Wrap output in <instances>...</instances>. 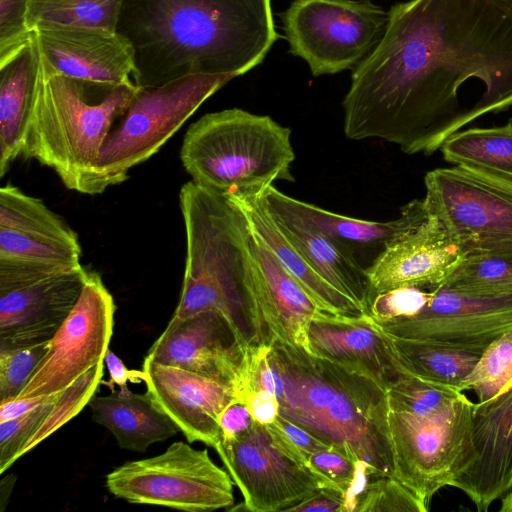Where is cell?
Here are the masks:
<instances>
[{
    "instance_id": "6da1fadb",
    "label": "cell",
    "mask_w": 512,
    "mask_h": 512,
    "mask_svg": "<svg viewBox=\"0 0 512 512\" xmlns=\"http://www.w3.org/2000/svg\"><path fill=\"white\" fill-rule=\"evenodd\" d=\"M344 133L430 155L463 125L512 107V0H409L352 71Z\"/></svg>"
},
{
    "instance_id": "7a4b0ae2",
    "label": "cell",
    "mask_w": 512,
    "mask_h": 512,
    "mask_svg": "<svg viewBox=\"0 0 512 512\" xmlns=\"http://www.w3.org/2000/svg\"><path fill=\"white\" fill-rule=\"evenodd\" d=\"M116 32L133 48L138 87L244 75L279 38L271 0H123Z\"/></svg>"
},
{
    "instance_id": "3957f363",
    "label": "cell",
    "mask_w": 512,
    "mask_h": 512,
    "mask_svg": "<svg viewBox=\"0 0 512 512\" xmlns=\"http://www.w3.org/2000/svg\"><path fill=\"white\" fill-rule=\"evenodd\" d=\"M270 345L284 388L280 414L366 467L371 479L394 477L387 388L301 348Z\"/></svg>"
},
{
    "instance_id": "277c9868",
    "label": "cell",
    "mask_w": 512,
    "mask_h": 512,
    "mask_svg": "<svg viewBox=\"0 0 512 512\" xmlns=\"http://www.w3.org/2000/svg\"><path fill=\"white\" fill-rule=\"evenodd\" d=\"M186 234L185 270L171 320L213 310L229 323L238 343L254 344V268L250 224L230 196L195 183L180 189Z\"/></svg>"
},
{
    "instance_id": "5b68a950",
    "label": "cell",
    "mask_w": 512,
    "mask_h": 512,
    "mask_svg": "<svg viewBox=\"0 0 512 512\" xmlns=\"http://www.w3.org/2000/svg\"><path fill=\"white\" fill-rule=\"evenodd\" d=\"M136 90L132 81L111 84L47 74L40 65L22 155L51 168L70 190L104 192L97 168L100 152Z\"/></svg>"
},
{
    "instance_id": "8992f818",
    "label": "cell",
    "mask_w": 512,
    "mask_h": 512,
    "mask_svg": "<svg viewBox=\"0 0 512 512\" xmlns=\"http://www.w3.org/2000/svg\"><path fill=\"white\" fill-rule=\"evenodd\" d=\"M180 159L192 181L230 197H256L277 180L294 179L291 130L240 108L207 113L190 125Z\"/></svg>"
},
{
    "instance_id": "52a82bcc",
    "label": "cell",
    "mask_w": 512,
    "mask_h": 512,
    "mask_svg": "<svg viewBox=\"0 0 512 512\" xmlns=\"http://www.w3.org/2000/svg\"><path fill=\"white\" fill-rule=\"evenodd\" d=\"M235 77L194 74L158 86H137L102 146L97 168L104 185L127 180L131 168L155 155L203 102Z\"/></svg>"
},
{
    "instance_id": "ba28073f",
    "label": "cell",
    "mask_w": 512,
    "mask_h": 512,
    "mask_svg": "<svg viewBox=\"0 0 512 512\" xmlns=\"http://www.w3.org/2000/svg\"><path fill=\"white\" fill-rule=\"evenodd\" d=\"M473 405L464 393L446 408L427 416L388 404L394 478L428 506L437 491L451 486L475 460Z\"/></svg>"
},
{
    "instance_id": "9c48e42d",
    "label": "cell",
    "mask_w": 512,
    "mask_h": 512,
    "mask_svg": "<svg viewBox=\"0 0 512 512\" xmlns=\"http://www.w3.org/2000/svg\"><path fill=\"white\" fill-rule=\"evenodd\" d=\"M106 487L131 504L188 512L228 509L234 505L233 480L207 449L173 442L161 454L128 461L106 476Z\"/></svg>"
},
{
    "instance_id": "30bf717a",
    "label": "cell",
    "mask_w": 512,
    "mask_h": 512,
    "mask_svg": "<svg viewBox=\"0 0 512 512\" xmlns=\"http://www.w3.org/2000/svg\"><path fill=\"white\" fill-rule=\"evenodd\" d=\"M281 20L289 52L317 77L353 71L381 40L388 12L371 0H294Z\"/></svg>"
},
{
    "instance_id": "8fae6325",
    "label": "cell",
    "mask_w": 512,
    "mask_h": 512,
    "mask_svg": "<svg viewBox=\"0 0 512 512\" xmlns=\"http://www.w3.org/2000/svg\"><path fill=\"white\" fill-rule=\"evenodd\" d=\"M424 184L425 208L464 257L512 253V181L454 165L427 172Z\"/></svg>"
},
{
    "instance_id": "7c38bea8",
    "label": "cell",
    "mask_w": 512,
    "mask_h": 512,
    "mask_svg": "<svg viewBox=\"0 0 512 512\" xmlns=\"http://www.w3.org/2000/svg\"><path fill=\"white\" fill-rule=\"evenodd\" d=\"M87 270L0 260V350L49 341L77 303Z\"/></svg>"
},
{
    "instance_id": "4fadbf2b",
    "label": "cell",
    "mask_w": 512,
    "mask_h": 512,
    "mask_svg": "<svg viewBox=\"0 0 512 512\" xmlns=\"http://www.w3.org/2000/svg\"><path fill=\"white\" fill-rule=\"evenodd\" d=\"M115 310L100 274L88 269L77 303L49 340L46 354L17 398L61 393L103 362L113 335Z\"/></svg>"
},
{
    "instance_id": "5bb4252c",
    "label": "cell",
    "mask_w": 512,
    "mask_h": 512,
    "mask_svg": "<svg viewBox=\"0 0 512 512\" xmlns=\"http://www.w3.org/2000/svg\"><path fill=\"white\" fill-rule=\"evenodd\" d=\"M370 320L389 335L436 340L483 352L512 330V292L483 294L435 288L412 316L386 322Z\"/></svg>"
},
{
    "instance_id": "9a60e30c",
    "label": "cell",
    "mask_w": 512,
    "mask_h": 512,
    "mask_svg": "<svg viewBox=\"0 0 512 512\" xmlns=\"http://www.w3.org/2000/svg\"><path fill=\"white\" fill-rule=\"evenodd\" d=\"M251 512L287 511L322 488L319 479L270 444L265 426L249 429L215 448Z\"/></svg>"
},
{
    "instance_id": "2e32d148",
    "label": "cell",
    "mask_w": 512,
    "mask_h": 512,
    "mask_svg": "<svg viewBox=\"0 0 512 512\" xmlns=\"http://www.w3.org/2000/svg\"><path fill=\"white\" fill-rule=\"evenodd\" d=\"M463 258L444 224L419 200L411 224L387 243L366 268L373 297L397 288L431 291Z\"/></svg>"
},
{
    "instance_id": "e0dca14e",
    "label": "cell",
    "mask_w": 512,
    "mask_h": 512,
    "mask_svg": "<svg viewBox=\"0 0 512 512\" xmlns=\"http://www.w3.org/2000/svg\"><path fill=\"white\" fill-rule=\"evenodd\" d=\"M251 228V226H250ZM254 344L279 341L311 354L309 325L323 311L251 228Z\"/></svg>"
},
{
    "instance_id": "ac0fdd59",
    "label": "cell",
    "mask_w": 512,
    "mask_h": 512,
    "mask_svg": "<svg viewBox=\"0 0 512 512\" xmlns=\"http://www.w3.org/2000/svg\"><path fill=\"white\" fill-rule=\"evenodd\" d=\"M77 233L36 197L7 184L0 189V260L81 266Z\"/></svg>"
},
{
    "instance_id": "d6986e66",
    "label": "cell",
    "mask_w": 512,
    "mask_h": 512,
    "mask_svg": "<svg viewBox=\"0 0 512 512\" xmlns=\"http://www.w3.org/2000/svg\"><path fill=\"white\" fill-rule=\"evenodd\" d=\"M33 31L45 73L111 84L131 81L133 48L118 32L83 26H54Z\"/></svg>"
},
{
    "instance_id": "ffe728a7",
    "label": "cell",
    "mask_w": 512,
    "mask_h": 512,
    "mask_svg": "<svg viewBox=\"0 0 512 512\" xmlns=\"http://www.w3.org/2000/svg\"><path fill=\"white\" fill-rule=\"evenodd\" d=\"M147 392L172 419L189 443L212 448L220 443V415L237 402L231 386L178 367L144 359Z\"/></svg>"
},
{
    "instance_id": "44dd1931",
    "label": "cell",
    "mask_w": 512,
    "mask_h": 512,
    "mask_svg": "<svg viewBox=\"0 0 512 512\" xmlns=\"http://www.w3.org/2000/svg\"><path fill=\"white\" fill-rule=\"evenodd\" d=\"M244 348L227 320L208 310L171 320L145 358L233 386Z\"/></svg>"
},
{
    "instance_id": "7402d4cb",
    "label": "cell",
    "mask_w": 512,
    "mask_h": 512,
    "mask_svg": "<svg viewBox=\"0 0 512 512\" xmlns=\"http://www.w3.org/2000/svg\"><path fill=\"white\" fill-rule=\"evenodd\" d=\"M472 443L475 460L451 486L483 512L512 490V387L474 403Z\"/></svg>"
},
{
    "instance_id": "603a6c76",
    "label": "cell",
    "mask_w": 512,
    "mask_h": 512,
    "mask_svg": "<svg viewBox=\"0 0 512 512\" xmlns=\"http://www.w3.org/2000/svg\"><path fill=\"white\" fill-rule=\"evenodd\" d=\"M308 336L314 355L369 376L387 389L399 374L383 334L369 315L320 311L309 325Z\"/></svg>"
},
{
    "instance_id": "cb8c5ba5",
    "label": "cell",
    "mask_w": 512,
    "mask_h": 512,
    "mask_svg": "<svg viewBox=\"0 0 512 512\" xmlns=\"http://www.w3.org/2000/svg\"><path fill=\"white\" fill-rule=\"evenodd\" d=\"M261 198L280 230L308 263L369 315L373 293L366 268L358 262L353 249L262 194Z\"/></svg>"
},
{
    "instance_id": "d4e9b609",
    "label": "cell",
    "mask_w": 512,
    "mask_h": 512,
    "mask_svg": "<svg viewBox=\"0 0 512 512\" xmlns=\"http://www.w3.org/2000/svg\"><path fill=\"white\" fill-rule=\"evenodd\" d=\"M40 79L36 34L0 60V176L22 155Z\"/></svg>"
},
{
    "instance_id": "484cf974",
    "label": "cell",
    "mask_w": 512,
    "mask_h": 512,
    "mask_svg": "<svg viewBox=\"0 0 512 512\" xmlns=\"http://www.w3.org/2000/svg\"><path fill=\"white\" fill-rule=\"evenodd\" d=\"M88 406L92 420L108 429L118 446L128 451L143 453L180 431L147 391L140 394L127 389L94 395Z\"/></svg>"
},
{
    "instance_id": "4316f807",
    "label": "cell",
    "mask_w": 512,
    "mask_h": 512,
    "mask_svg": "<svg viewBox=\"0 0 512 512\" xmlns=\"http://www.w3.org/2000/svg\"><path fill=\"white\" fill-rule=\"evenodd\" d=\"M231 198L240 205L253 231L321 310L336 315H366L356 302L325 280L291 244L266 208L261 195Z\"/></svg>"
},
{
    "instance_id": "83f0119b",
    "label": "cell",
    "mask_w": 512,
    "mask_h": 512,
    "mask_svg": "<svg viewBox=\"0 0 512 512\" xmlns=\"http://www.w3.org/2000/svg\"><path fill=\"white\" fill-rule=\"evenodd\" d=\"M378 330L399 371L461 392L482 354L436 340L398 337Z\"/></svg>"
},
{
    "instance_id": "f1b7e54d",
    "label": "cell",
    "mask_w": 512,
    "mask_h": 512,
    "mask_svg": "<svg viewBox=\"0 0 512 512\" xmlns=\"http://www.w3.org/2000/svg\"><path fill=\"white\" fill-rule=\"evenodd\" d=\"M262 196L299 215L330 237L350 246L381 247L400 235L411 224L419 200H413L401 208L400 216L391 221L377 222L352 218L325 210L318 206L292 198L273 185Z\"/></svg>"
},
{
    "instance_id": "f546056e",
    "label": "cell",
    "mask_w": 512,
    "mask_h": 512,
    "mask_svg": "<svg viewBox=\"0 0 512 512\" xmlns=\"http://www.w3.org/2000/svg\"><path fill=\"white\" fill-rule=\"evenodd\" d=\"M445 161L512 181V119L492 128H470L441 145Z\"/></svg>"
},
{
    "instance_id": "4dcf8cb0",
    "label": "cell",
    "mask_w": 512,
    "mask_h": 512,
    "mask_svg": "<svg viewBox=\"0 0 512 512\" xmlns=\"http://www.w3.org/2000/svg\"><path fill=\"white\" fill-rule=\"evenodd\" d=\"M123 0H29L31 31L54 26L97 27L116 31Z\"/></svg>"
},
{
    "instance_id": "1f68e13d",
    "label": "cell",
    "mask_w": 512,
    "mask_h": 512,
    "mask_svg": "<svg viewBox=\"0 0 512 512\" xmlns=\"http://www.w3.org/2000/svg\"><path fill=\"white\" fill-rule=\"evenodd\" d=\"M436 288L464 293L512 292V253L466 256Z\"/></svg>"
},
{
    "instance_id": "d6a6232c",
    "label": "cell",
    "mask_w": 512,
    "mask_h": 512,
    "mask_svg": "<svg viewBox=\"0 0 512 512\" xmlns=\"http://www.w3.org/2000/svg\"><path fill=\"white\" fill-rule=\"evenodd\" d=\"M512 387V330L491 342L464 383L478 402L494 398Z\"/></svg>"
},
{
    "instance_id": "836d02e7",
    "label": "cell",
    "mask_w": 512,
    "mask_h": 512,
    "mask_svg": "<svg viewBox=\"0 0 512 512\" xmlns=\"http://www.w3.org/2000/svg\"><path fill=\"white\" fill-rule=\"evenodd\" d=\"M104 361L92 367L59 393L49 414L27 442L21 457L77 416L95 395L104 373Z\"/></svg>"
},
{
    "instance_id": "e575fe53",
    "label": "cell",
    "mask_w": 512,
    "mask_h": 512,
    "mask_svg": "<svg viewBox=\"0 0 512 512\" xmlns=\"http://www.w3.org/2000/svg\"><path fill=\"white\" fill-rule=\"evenodd\" d=\"M462 393L401 371L387 389L390 407L419 416L431 415L446 408Z\"/></svg>"
},
{
    "instance_id": "d590c367",
    "label": "cell",
    "mask_w": 512,
    "mask_h": 512,
    "mask_svg": "<svg viewBox=\"0 0 512 512\" xmlns=\"http://www.w3.org/2000/svg\"><path fill=\"white\" fill-rule=\"evenodd\" d=\"M359 495L355 512H427L429 506L394 477L372 479Z\"/></svg>"
},
{
    "instance_id": "8d00e7d4",
    "label": "cell",
    "mask_w": 512,
    "mask_h": 512,
    "mask_svg": "<svg viewBox=\"0 0 512 512\" xmlns=\"http://www.w3.org/2000/svg\"><path fill=\"white\" fill-rule=\"evenodd\" d=\"M49 341L0 350V402L19 396L46 354Z\"/></svg>"
},
{
    "instance_id": "74e56055",
    "label": "cell",
    "mask_w": 512,
    "mask_h": 512,
    "mask_svg": "<svg viewBox=\"0 0 512 512\" xmlns=\"http://www.w3.org/2000/svg\"><path fill=\"white\" fill-rule=\"evenodd\" d=\"M58 394L49 396L30 412L0 422V473L3 474L21 457L27 442L49 414Z\"/></svg>"
},
{
    "instance_id": "f35d334b",
    "label": "cell",
    "mask_w": 512,
    "mask_h": 512,
    "mask_svg": "<svg viewBox=\"0 0 512 512\" xmlns=\"http://www.w3.org/2000/svg\"><path fill=\"white\" fill-rule=\"evenodd\" d=\"M265 429L274 448L307 469L315 452L332 447L281 414L272 424L266 425Z\"/></svg>"
},
{
    "instance_id": "ab89813d",
    "label": "cell",
    "mask_w": 512,
    "mask_h": 512,
    "mask_svg": "<svg viewBox=\"0 0 512 512\" xmlns=\"http://www.w3.org/2000/svg\"><path fill=\"white\" fill-rule=\"evenodd\" d=\"M429 291L419 288H397L374 295L369 316L377 322H386L416 314L427 302Z\"/></svg>"
},
{
    "instance_id": "60d3db41",
    "label": "cell",
    "mask_w": 512,
    "mask_h": 512,
    "mask_svg": "<svg viewBox=\"0 0 512 512\" xmlns=\"http://www.w3.org/2000/svg\"><path fill=\"white\" fill-rule=\"evenodd\" d=\"M29 0H0V60L28 42L32 35L27 24Z\"/></svg>"
},
{
    "instance_id": "b9f144b4",
    "label": "cell",
    "mask_w": 512,
    "mask_h": 512,
    "mask_svg": "<svg viewBox=\"0 0 512 512\" xmlns=\"http://www.w3.org/2000/svg\"><path fill=\"white\" fill-rule=\"evenodd\" d=\"M252 423L253 419L245 404L239 402L229 404L220 415V442L234 440L246 432Z\"/></svg>"
},
{
    "instance_id": "7bdbcfd3",
    "label": "cell",
    "mask_w": 512,
    "mask_h": 512,
    "mask_svg": "<svg viewBox=\"0 0 512 512\" xmlns=\"http://www.w3.org/2000/svg\"><path fill=\"white\" fill-rule=\"evenodd\" d=\"M344 494L331 487H322L314 494L289 508L288 512H344Z\"/></svg>"
},
{
    "instance_id": "ee69618b",
    "label": "cell",
    "mask_w": 512,
    "mask_h": 512,
    "mask_svg": "<svg viewBox=\"0 0 512 512\" xmlns=\"http://www.w3.org/2000/svg\"><path fill=\"white\" fill-rule=\"evenodd\" d=\"M244 404L253 421L263 426L272 424L280 414V403L277 396L266 390L250 393Z\"/></svg>"
},
{
    "instance_id": "f6af8a7d",
    "label": "cell",
    "mask_w": 512,
    "mask_h": 512,
    "mask_svg": "<svg viewBox=\"0 0 512 512\" xmlns=\"http://www.w3.org/2000/svg\"><path fill=\"white\" fill-rule=\"evenodd\" d=\"M104 363L109 373V383L116 384L120 390H127L128 381L140 382L143 381V371L133 372L129 371L123 364L122 360L114 354L110 349L107 350L104 357Z\"/></svg>"
},
{
    "instance_id": "bcb514c9",
    "label": "cell",
    "mask_w": 512,
    "mask_h": 512,
    "mask_svg": "<svg viewBox=\"0 0 512 512\" xmlns=\"http://www.w3.org/2000/svg\"><path fill=\"white\" fill-rule=\"evenodd\" d=\"M49 396L33 398H16L10 401L1 402L0 422L22 416L44 402Z\"/></svg>"
},
{
    "instance_id": "7dc6e473",
    "label": "cell",
    "mask_w": 512,
    "mask_h": 512,
    "mask_svg": "<svg viewBox=\"0 0 512 512\" xmlns=\"http://www.w3.org/2000/svg\"><path fill=\"white\" fill-rule=\"evenodd\" d=\"M16 483L14 474H7L0 481V511L3 512L9 502L10 495Z\"/></svg>"
},
{
    "instance_id": "c3c4849f",
    "label": "cell",
    "mask_w": 512,
    "mask_h": 512,
    "mask_svg": "<svg viewBox=\"0 0 512 512\" xmlns=\"http://www.w3.org/2000/svg\"><path fill=\"white\" fill-rule=\"evenodd\" d=\"M500 512H512V490L501 498Z\"/></svg>"
}]
</instances>
